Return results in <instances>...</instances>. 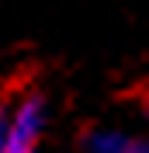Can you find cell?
Returning <instances> with one entry per match:
<instances>
[{
    "label": "cell",
    "instance_id": "6da1fadb",
    "mask_svg": "<svg viewBox=\"0 0 149 153\" xmlns=\"http://www.w3.org/2000/svg\"><path fill=\"white\" fill-rule=\"evenodd\" d=\"M42 132H45V101L38 94H24L10 108L7 153H38Z\"/></svg>",
    "mask_w": 149,
    "mask_h": 153
},
{
    "label": "cell",
    "instance_id": "7a4b0ae2",
    "mask_svg": "<svg viewBox=\"0 0 149 153\" xmlns=\"http://www.w3.org/2000/svg\"><path fill=\"white\" fill-rule=\"evenodd\" d=\"M87 150L90 153H149V143L128 132H118V129H94L87 136Z\"/></svg>",
    "mask_w": 149,
    "mask_h": 153
},
{
    "label": "cell",
    "instance_id": "3957f363",
    "mask_svg": "<svg viewBox=\"0 0 149 153\" xmlns=\"http://www.w3.org/2000/svg\"><path fill=\"white\" fill-rule=\"evenodd\" d=\"M7 132H10V111L0 105V153H7Z\"/></svg>",
    "mask_w": 149,
    "mask_h": 153
}]
</instances>
